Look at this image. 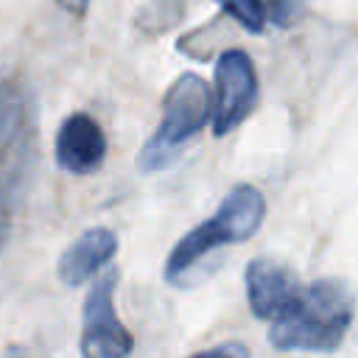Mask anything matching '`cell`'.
Listing matches in <instances>:
<instances>
[{
  "label": "cell",
  "instance_id": "6da1fadb",
  "mask_svg": "<svg viewBox=\"0 0 358 358\" xmlns=\"http://www.w3.org/2000/svg\"><path fill=\"white\" fill-rule=\"evenodd\" d=\"M36 159V109L31 92L0 76V246L22 207Z\"/></svg>",
  "mask_w": 358,
  "mask_h": 358
},
{
  "label": "cell",
  "instance_id": "7a4b0ae2",
  "mask_svg": "<svg viewBox=\"0 0 358 358\" xmlns=\"http://www.w3.org/2000/svg\"><path fill=\"white\" fill-rule=\"evenodd\" d=\"M352 291L338 277L316 280L302 288L296 305L271 322L268 341L277 350L333 352L352 324Z\"/></svg>",
  "mask_w": 358,
  "mask_h": 358
},
{
  "label": "cell",
  "instance_id": "3957f363",
  "mask_svg": "<svg viewBox=\"0 0 358 358\" xmlns=\"http://www.w3.org/2000/svg\"><path fill=\"white\" fill-rule=\"evenodd\" d=\"M263 218H266V196L252 185L232 187L224 196L215 215L201 221L173 246L165 263V280L176 288L196 282L199 263H204L210 252H215L218 246L249 241L260 229Z\"/></svg>",
  "mask_w": 358,
  "mask_h": 358
},
{
  "label": "cell",
  "instance_id": "277c9868",
  "mask_svg": "<svg viewBox=\"0 0 358 358\" xmlns=\"http://www.w3.org/2000/svg\"><path fill=\"white\" fill-rule=\"evenodd\" d=\"M213 115V90L196 73H182L162 101V123L140 151V168L157 173L171 168L185 145L204 129Z\"/></svg>",
  "mask_w": 358,
  "mask_h": 358
},
{
  "label": "cell",
  "instance_id": "5b68a950",
  "mask_svg": "<svg viewBox=\"0 0 358 358\" xmlns=\"http://www.w3.org/2000/svg\"><path fill=\"white\" fill-rule=\"evenodd\" d=\"M215 92L213 134L227 137L252 115L257 103V73L246 50L229 48L215 59Z\"/></svg>",
  "mask_w": 358,
  "mask_h": 358
},
{
  "label": "cell",
  "instance_id": "8992f818",
  "mask_svg": "<svg viewBox=\"0 0 358 358\" xmlns=\"http://www.w3.org/2000/svg\"><path fill=\"white\" fill-rule=\"evenodd\" d=\"M115 285L117 271L109 268L84 299V333L81 355L87 358H120L129 355L134 341L115 313Z\"/></svg>",
  "mask_w": 358,
  "mask_h": 358
},
{
  "label": "cell",
  "instance_id": "52a82bcc",
  "mask_svg": "<svg viewBox=\"0 0 358 358\" xmlns=\"http://www.w3.org/2000/svg\"><path fill=\"white\" fill-rule=\"evenodd\" d=\"M246 299L249 308L257 319H280L282 313H288L299 294H302V282L299 277L280 260L274 257H255L246 266Z\"/></svg>",
  "mask_w": 358,
  "mask_h": 358
},
{
  "label": "cell",
  "instance_id": "ba28073f",
  "mask_svg": "<svg viewBox=\"0 0 358 358\" xmlns=\"http://www.w3.org/2000/svg\"><path fill=\"white\" fill-rule=\"evenodd\" d=\"M106 134L101 123L87 115L76 112L70 115L56 134V162L62 171L70 173H92L106 159Z\"/></svg>",
  "mask_w": 358,
  "mask_h": 358
},
{
  "label": "cell",
  "instance_id": "9c48e42d",
  "mask_svg": "<svg viewBox=\"0 0 358 358\" xmlns=\"http://www.w3.org/2000/svg\"><path fill=\"white\" fill-rule=\"evenodd\" d=\"M117 252V235L109 227H92L81 232L59 257V280L70 288L84 285L98 274Z\"/></svg>",
  "mask_w": 358,
  "mask_h": 358
},
{
  "label": "cell",
  "instance_id": "30bf717a",
  "mask_svg": "<svg viewBox=\"0 0 358 358\" xmlns=\"http://www.w3.org/2000/svg\"><path fill=\"white\" fill-rule=\"evenodd\" d=\"M185 14V0H151L148 6L140 8V14L134 17V25L143 34H162L168 31L173 22H179Z\"/></svg>",
  "mask_w": 358,
  "mask_h": 358
},
{
  "label": "cell",
  "instance_id": "8fae6325",
  "mask_svg": "<svg viewBox=\"0 0 358 358\" xmlns=\"http://www.w3.org/2000/svg\"><path fill=\"white\" fill-rule=\"evenodd\" d=\"M215 3L227 17L238 20V25L246 28L249 34H263V28L268 22L266 0H215Z\"/></svg>",
  "mask_w": 358,
  "mask_h": 358
},
{
  "label": "cell",
  "instance_id": "7c38bea8",
  "mask_svg": "<svg viewBox=\"0 0 358 358\" xmlns=\"http://www.w3.org/2000/svg\"><path fill=\"white\" fill-rule=\"evenodd\" d=\"M308 0H266V20L277 28H291L305 14Z\"/></svg>",
  "mask_w": 358,
  "mask_h": 358
},
{
  "label": "cell",
  "instance_id": "4fadbf2b",
  "mask_svg": "<svg viewBox=\"0 0 358 358\" xmlns=\"http://www.w3.org/2000/svg\"><path fill=\"white\" fill-rule=\"evenodd\" d=\"M59 6H62L67 14H73V17H84L87 8H90V0H59Z\"/></svg>",
  "mask_w": 358,
  "mask_h": 358
},
{
  "label": "cell",
  "instance_id": "5bb4252c",
  "mask_svg": "<svg viewBox=\"0 0 358 358\" xmlns=\"http://www.w3.org/2000/svg\"><path fill=\"white\" fill-rule=\"evenodd\" d=\"M213 352H238V355H246V347H241V344H221V347H213Z\"/></svg>",
  "mask_w": 358,
  "mask_h": 358
}]
</instances>
